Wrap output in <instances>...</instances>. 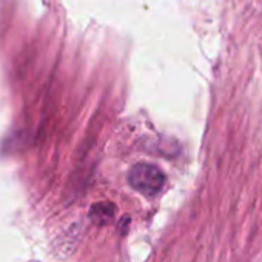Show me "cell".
I'll return each instance as SVG.
<instances>
[{"instance_id": "6da1fadb", "label": "cell", "mask_w": 262, "mask_h": 262, "mask_svg": "<svg viewBox=\"0 0 262 262\" xmlns=\"http://www.w3.org/2000/svg\"><path fill=\"white\" fill-rule=\"evenodd\" d=\"M128 182L136 191L145 196H156L165 184V176L156 165L138 164L129 170Z\"/></svg>"}, {"instance_id": "7a4b0ae2", "label": "cell", "mask_w": 262, "mask_h": 262, "mask_svg": "<svg viewBox=\"0 0 262 262\" xmlns=\"http://www.w3.org/2000/svg\"><path fill=\"white\" fill-rule=\"evenodd\" d=\"M114 205L111 202H99L91 207L90 219L96 225H106L114 219Z\"/></svg>"}]
</instances>
